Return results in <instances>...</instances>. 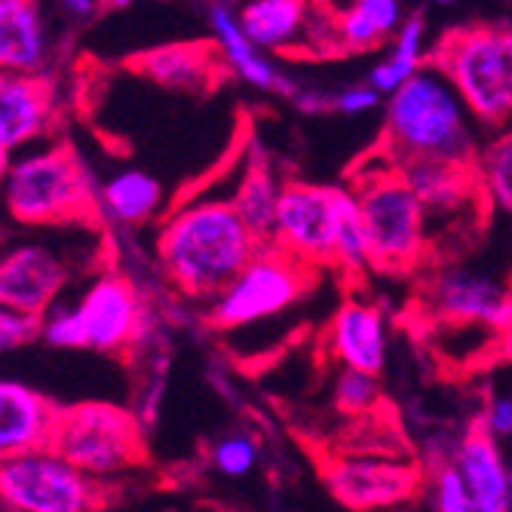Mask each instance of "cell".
Instances as JSON below:
<instances>
[{
	"mask_svg": "<svg viewBox=\"0 0 512 512\" xmlns=\"http://www.w3.org/2000/svg\"><path fill=\"white\" fill-rule=\"evenodd\" d=\"M261 246L230 197L184 203L157 230L160 270L169 286L191 301H209Z\"/></svg>",
	"mask_w": 512,
	"mask_h": 512,
	"instance_id": "obj_1",
	"label": "cell"
},
{
	"mask_svg": "<svg viewBox=\"0 0 512 512\" xmlns=\"http://www.w3.org/2000/svg\"><path fill=\"white\" fill-rule=\"evenodd\" d=\"M470 111L451 80L430 68H417L387 102V148L396 160L439 157L476 163V132Z\"/></svg>",
	"mask_w": 512,
	"mask_h": 512,
	"instance_id": "obj_2",
	"label": "cell"
},
{
	"mask_svg": "<svg viewBox=\"0 0 512 512\" xmlns=\"http://www.w3.org/2000/svg\"><path fill=\"white\" fill-rule=\"evenodd\" d=\"M0 197L7 212L28 227H62L99 215L92 178L65 142L25 148L22 157H13Z\"/></svg>",
	"mask_w": 512,
	"mask_h": 512,
	"instance_id": "obj_3",
	"label": "cell"
},
{
	"mask_svg": "<svg viewBox=\"0 0 512 512\" xmlns=\"http://www.w3.org/2000/svg\"><path fill=\"white\" fill-rule=\"evenodd\" d=\"M430 65L442 71L457 96L485 126L512 117V25H470L439 40Z\"/></svg>",
	"mask_w": 512,
	"mask_h": 512,
	"instance_id": "obj_4",
	"label": "cell"
},
{
	"mask_svg": "<svg viewBox=\"0 0 512 512\" xmlns=\"http://www.w3.org/2000/svg\"><path fill=\"white\" fill-rule=\"evenodd\" d=\"M50 445L86 476L111 482L148 457L145 430L132 408L117 402H74L56 411Z\"/></svg>",
	"mask_w": 512,
	"mask_h": 512,
	"instance_id": "obj_5",
	"label": "cell"
},
{
	"mask_svg": "<svg viewBox=\"0 0 512 512\" xmlns=\"http://www.w3.org/2000/svg\"><path fill=\"white\" fill-rule=\"evenodd\" d=\"M356 206L365 224L371 267L384 273H408L430 252L427 212L396 169L368 172L356 188Z\"/></svg>",
	"mask_w": 512,
	"mask_h": 512,
	"instance_id": "obj_6",
	"label": "cell"
},
{
	"mask_svg": "<svg viewBox=\"0 0 512 512\" xmlns=\"http://www.w3.org/2000/svg\"><path fill=\"white\" fill-rule=\"evenodd\" d=\"M310 264L264 243L246 267L209 298V322L218 332H240L292 310L313 286Z\"/></svg>",
	"mask_w": 512,
	"mask_h": 512,
	"instance_id": "obj_7",
	"label": "cell"
},
{
	"mask_svg": "<svg viewBox=\"0 0 512 512\" xmlns=\"http://www.w3.org/2000/svg\"><path fill=\"white\" fill-rule=\"evenodd\" d=\"M108 485L77 470L50 442L0 457V506L13 512H92Z\"/></svg>",
	"mask_w": 512,
	"mask_h": 512,
	"instance_id": "obj_8",
	"label": "cell"
},
{
	"mask_svg": "<svg viewBox=\"0 0 512 512\" xmlns=\"http://www.w3.org/2000/svg\"><path fill=\"white\" fill-rule=\"evenodd\" d=\"M350 203H353V188L286 181L283 191H279L270 243L310 267L332 264L335 237Z\"/></svg>",
	"mask_w": 512,
	"mask_h": 512,
	"instance_id": "obj_9",
	"label": "cell"
},
{
	"mask_svg": "<svg viewBox=\"0 0 512 512\" xmlns=\"http://www.w3.org/2000/svg\"><path fill=\"white\" fill-rule=\"evenodd\" d=\"M83 335V350L117 356L135 347L145 335V301L123 273H99L71 304Z\"/></svg>",
	"mask_w": 512,
	"mask_h": 512,
	"instance_id": "obj_10",
	"label": "cell"
},
{
	"mask_svg": "<svg viewBox=\"0 0 512 512\" xmlns=\"http://www.w3.org/2000/svg\"><path fill=\"white\" fill-rule=\"evenodd\" d=\"M71 283V267L50 243H19L0 252V304L43 316Z\"/></svg>",
	"mask_w": 512,
	"mask_h": 512,
	"instance_id": "obj_11",
	"label": "cell"
},
{
	"mask_svg": "<svg viewBox=\"0 0 512 512\" xmlns=\"http://www.w3.org/2000/svg\"><path fill=\"white\" fill-rule=\"evenodd\" d=\"M427 307L448 325H479L488 332H512V292L494 276L473 270H445L430 286Z\"/></svg>",
	"mask_w": 512,
	"mask_h": 512,
	"instance_id": "obj_12",
	"label": "cell"
},
{
	"mask_svg": "<svg viewBox=\"0 0 512 512\" xmlns=\"http://www.w3.org/2000/svg\"><path fill=\"white\" fill-rule=\"evenodd\" d=\"M421 473L408 463L384 457H344L325 470L332 497L350 509H387L399 506L417 491Z\"/></svg>",
	"mask_w": 512,
	"mask_h": 512,
	"instance_id": "obj_13",
	"label": "cell"
},
{
	"mask_svg": "<svg viewBox=\"0 0 512 512\" xmlns=\"http://www.w3.org/2000/svg\"><path fill=\"white\" fill-rule=\"evenodd\" d=\"M56 92L40 71H0V145L25 151L50 135Z\"/></svg>",
	"mask_w": 512,
	"mask_h": 512,
	"instance_id": "obj_14",
	"label": "cell"
},
{
	"mask_svg": "<svg viewBox=\"0 0 512 512\" xmlns=\"http://www.w3.org/2000/svg\"><path fill=\"white\" fill-rule=\"evenodd\" d=\"M399 175L421 200L427 212V230L442 218L451 221L454 215H467V206L485 194L482 178L473 163H454L439 157H408L399 160Z\"/></svg>",
	"mask_w": 512,
	"mask_h": 512,
	"instance_id": "obj_15",
	"label": "cell"
},
{
	"mask_svg": "<svg viewBox=\"0 0 512 512\" xmlns=\"http://www.w3.org/2000/svg\"><path fill=\"white\" fill-rule=\"evenodd\" d=\"M325 344L341 365L381 375L387 365V319L375 304L347 301L335 310Z\"/></svg>",
	"mask_w": 512,
	"mask_h": 512,
	"instance_id": "obj_16",
	"label": "cell"
},
{
	"mask_svg": "<svg viewBox=\"0 0 512 512\" xmlns=\"http://www.w3.org/2000/svg\"><path fill=\"white\" fill-rule=\"evenodd\" d=\"M451 463L470 491L473 512H509L506 503L509 467L497 448V439L482 424L457 442Z\"/></svg>",
	"mask_w": 512,
	"mask_h": 512,
	"instance_id": "obj_17",
	"label": "cell"
},
{
	"mask_svg": "<svg viewBox=\"0 0 512 512\" xmlns=\"http://www.w3.org/2000/svg\"><path fill=\"white\" fill-rule=\"evenodd\" d=\"M59 405L40 390L0 378V457H10L50 442Z\"/></svg>",
	"mask_w": 512,
	"mask_h": 512,
	"instance_id": "obj_18",
	"label": "cell"
},
{
	"mask_svg": "<svg viewBox=\"0 0 512 512\" xmlns=\"http://www.w3.org/2000/svg\"><path fill=\"white\" fill-rule=\"evenodd\" d=\"M135 71L175 92H206L218 80V59L206 43H163L135 59Z\"/></svg>",
	"mask_w": 512,
	"mask_h": 512,
	"instance_id": "obj_19",
	"label": "cell"
},
{
	"mask_svg": "<svg viewBox=\"0 0 512 512\" xmlns=\"http://www.w3.org/2000/svg\"><path fill=\"white\" fill-rule=\"evenodd\" d=\"M50 28L37 0H0V71H40Z\"/></svg>",
	"mask_w": 512,
	"mask_h": 512,
	"instance_id": "obj_20",
	"label": "cell"
},
{
	"mask_svg": "<svg viewBox=\"0 0 512 512\" xmlns=\"http://www.w3.org/2000/svg\"><path fill=\"white\" fill-rule=\"evenodd\" d=\"M310 10L307 0H243L237 19L264 53H289L307 43Z\"/></svg>",
	"mask_w": 512,
	"mask_h": 512,
	"instance_id": "obj_21",
	"label": "cell"
},
{
	"mask_svg": "<svg viewBox=\"0 0 512 512\" xmlns=\"http://www.w3.org/2000/svg\"><path fill=\"white\" fill-rule=\"evenodd\" d=\"M209 25H212L221 59L227 62V68L234 71L240 80H246L255 89H286L276 65L264 56L261 46H255L249 40V34L243 31L234 10L215 4L212 13H209Z\"/></svg>",
	"mask_w": 512,
	"mask_h": 512,
	"instance_id": "obj_22",
	"label": "cell"
},
{
	"mask_svg": "<svg viewBox=\"0 0 512 512\" xmlns=\"http://www.w3.org/2000/svg\"><path fill=\"white\" fill-rule=\"evenodd\" d=\"M96 197H99V212L126 227L148 224L163 206L160 181L145 169H120L102 184V191H96Z\"/></svg>",
	"mask_w": 512,
	"mask_h": 512,
	"instance_id": "obj_23",
	"label": "cell"
},
{
	"mask_svg": "<svg viewBox=\"0 0 512 512\" xmlns=\"http://www.w3.org/2000/svg\"><path fill=\"white\" fill-rule=\"evenodd\" d=\"M279 191H283V184L276 181L273 169L264 166V163H252L246 169V175L240 178L234 197H230V203H234L237 215L246 221V227L252 230V234L261 243H270L273 240Z\"/></svg>",
	"mask_w": 512,
	"mask_h": 512,
	"instance_id": "obj_24",
	"label": "cell"
},
{
	"mask_svg": "<svg viewBox=\"0 0 512 512\" xmlns=\"http://www.w3.org/2000/svg\"><path fill=\"white\" fill-rule=\"evenodd\" d=\"M424 59V19L408 16L393 34V53L368 71V86L381 92V96H390L402 80H408L424 65Z\"/></svg>",
	"mask_w": 512,
	"mask_h": 512,
	"instance_id": "obj_25",
	"label": "cell"
},
{
	"mask_svg": "<svg viewBox=\"0 0 512 512\" xmlns=\"http://www.w3.org/2000/svg\"><path fill=\"white\" fill-rule=\"evenodd\" d=\"M476 172L482 178L485 197L497 209L512 215V132L494 138V142L488 145V151L479 157Z\"/></svg>",
	"mask_w": 512,
	"mask_h": 512,
	"instance_id": "obj_26",
	"label": "cell"
},
{
	"mask_svg": "<svg viewBox=\"0 0 512 512\" xmlns=\"http://www.w3.org/2000/svg\"><path fill=\"white\" fill-rule=\"evenodd\" d=\"M332 267L344 270V273H362L371 270V252H368V237H365V224L356 206V194L353 203L347 206L338 237H335V255H332Z\"/></svg>",
	"mask_w": 512,
	"mask_h": 512,
	"instance_id": "obj_27",
	"label": "cell"
},
{
	"mask_svg": "<svg viewBox=\"0 0 512 512\" xmlns=\"http://www.w3.org/2000/svg\"><path fill=\"white\" fill-rule=\"evenodd\" d=\"M332 399L341 411L347 414H365L371 408H378L381 402V384H378V375H371V371H362V368H347L341 365L338 378H335V390H332Z\"/></svg>",
	"mask_w": 512,
	"mask_h": 512,
	"instance_id": "obj_28",
	"label": "cell"
},
{
	"mask_svg": "<svg viewBox=\"0 0 512 512\" xmlns=\"http://www.w3.org/2000/svg\"><path fill=\"white\" fill-rule=\"evenodd\" d=\"M258 463V442L246 433H230L212 445V467L227 479H246Z\"/></svg>",
	"mask_w": 512,
	"mask_h": 512,
	"instance_id": "obj_29",
	"label": "cell"
},
{
	"mask_svg": "<svg viewBox=\"0 0 512 512\" xmlns=\"http://www.w3.org/2000/svg\"><path fill=\"white\" fill-rule=\"evenodd\" d=\"M430 509L436 512H473V500H470V491L463 485L460 473L451 460L439 463L433 467V479H430Z\"/></svg>",
	"mask_w": 512,
	"mask_h": 512,
	"instance_id": "obj_30",
	"label": "cell"
},
{
	"mask_svg": "<svg viewBox=\"0 0 512 512\" xmlns=\"http://www.w3.org/2000/svg\"><path fill=\"white\" fill-rule=\"evenodd\" d=\"M37 329H40V316L0 304V356L25 350L28 344H34Z\"/></svg>",
	"mask_w": 512,
	"mask_h": 512,
	"instance_id": "obj_31",
	"label": "cell"
},
{
	"mask_svg": "<svg viewBox=\"0 0 512 512\" xmlns=\"http://www.w3.org/2000/svg\"><path fill=\"white\" fill-rule=\"evenodd\" d=\"M356 13H362L384 37H393L402 22V4L399 0H353L350 4Z\"/></svg>",
	"mask_w": 512,
	"mask_h": 512,
	"instance_id": "obj_32",
	"label": "cell"
},
{
	"mask_svg": "<svg viewBox=\"0 0 512 512\" xmlns=\"http://www.w3.org/2000/svg\"><path fill=\"white\" fill-rule=\"evenodd\" d=\"M329 105L335 111H341V114L359 117V114H368V111H375L381 105V92H375L368 83L365 86H347L344 92H338Z\"/></svg>",
	"mask_w": 512,
	"mask_h": 512,
	"instance_id": "obj_33",
	"label": "cell"
},
{
	"mask_svg": "<svg viewBox=\"0 0 512 512\" xmlns=\"http://www.w3.org/2000/svg\"><path fill=\"white\" fill-rule=\"evenodd\" d=\"M482 427L494 436V439H509L512 436V396L494 399L485 411Z\"/></svg>",
	"mask_w": 512,
	"mask_h": 512,
	"instance_id": "obj_34",
	"label": "cell"
},
{
	"mask_svg": "<svg viewBox=\"0 0 512 512\" xmlns=\"http://www.w3.org/2000/svg\"><path fill=\"white\" fill-rule=\"evenodd\" d=\"M59 7L68 10L71 16H89L96 10V0H59Z\"/></svg>",
	"mask_w": 512,
	"mask_h": 512,
	"instance_id": "obj_35",
	"label": "cell"
},
{
	"mask_svg": "<svg viewBox=\"0 0 512 512\" xmlns=\"http://www.w3.org/2000/svg\"><path fill=\"white\" fill-rule=\"evenodd\" d=\"M10 163H13V151L0 145V184H4V178H7V169H10Z\"/></svg>",
	"mask_w": 512,
	"mask_h": 512,
	"instance_id": "obj_36",
	"label": "cell"
},
{
	"mask_svg": "<svg viewBox=\"0 0 512 512\" xmlns=\"http://www.w3.org/2000/svg\"><path fill=\"white\" fill-rule=\"evenodd\" d=\"M108 4L114 7V10H126V7H132L135 0H108Z\"/></svg>",
	"mask_w": 512,
	"mask_h": 512,
	"instance_id": "obj_37",
	"label": "cell"
},
{
	"mask_svg": "<svg viewBox=\"0 0 512 512\" xmlns=\"http://www.w3.org/2000/svg\"><path fill=\"white\" fill-rule=\"evenodd\" d=\"M506 503H509V512H512V470H509V485H506Z\"/></svg>",
	"mask_w": 512,
	"mask_h": 512,
	"instance_id": "obj_38",
	"label": "cell"
},
{
	"mask_svg": "<svg viewBox=\"0 0 512 512\" xmlns=\"http://www.w3.org/2000/svg\"><path fill=\"white\" fill-rule=\"evenodd\" d=\"M439 4H454V0H439Z\"/></svg>",
	"mask_w": 512,
	"mask_h": 512,
	"instance_id": "obj_39",
	"label": "cell"
}]
</instances>
